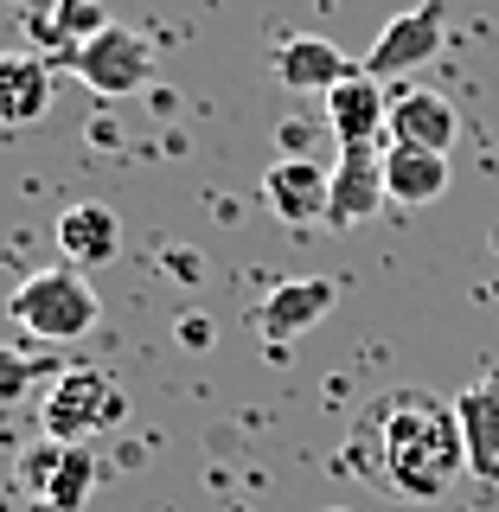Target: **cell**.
Wrapping results in <instances>:
<instances>
[{"mask_svg":"<svg viewBox=\"0 0 499 512\" xmlns=\"http://www.w3.org/2000/svg\"><path fill=\"white\" fill-rule=\"evenodd\" d=\"M58 250H64V263H71V269L116 263V256H122V218H116V205H103V199L71 205V212L58 218Z\"/></svg>","mask_w":499,"mask_h":512,"instance_id":"obj_13","label":"cell"},{"mask_svg":"<svg viewBox=\"0 0 499 512\" xmlns=\"http://www.w3.org/2000/svg\"><path fill=\"white\" fill-rule=\"evenodd\" d=\"M103 26H109L103 0H52V13H45V20L32 26V39L52 45V58H58V64H71V58L84 52V45H90Z\"/></svg>","mask_w":499,"mask_h":512,"instance_id":"obj_17","label":"cell"},{"mask_svg":"<svg viewBox=\"0 0 499 512\" xmlns=\"http://www.w3.org/2000/svg\"><path fill=\"white\" fill-rule=\"evenodd\" d=\"M384 122H391V90L365 64L340 90H327V128L340 148H384Z\"/></svg>","mask_w":499,"mask_h":512,"instance_id":"obj_8","label":"cell"},{"mask_svg":"<svg viewBox=\"0 0 499 512\" xmlns=\"http://www.w3.org/2000/svg\"><path fill=\"white\" fill-rule=\"evenodd\" d=\"M455 423H461V442H468V474L499 480V365H487L455 397Z\"/></svg>","mask_w":499,"mask_h":512,"instance_id":"obj_12","label":"cell"},{"mask_svg":"<svg viewBox=\"0 0 499 512\" xmlns=\"http://www.w3.org/2000/svg\"><path fill=\"white\" fill-rule=\"evenodd\" d=\"M391 205L384 192V148H340L333 160V192H327V224L333 231H352V224L378 218Z\"/></svg>","mask_w":499,"mask_h":512,"instance_id":"obj_7","label":"cell"},{"mask_svg":"<svg viewBox=\"0 0 499 512\" xmlns=\"http://www.w3.org/2000/svg\"><path fill=\"white\" fill-rule=\"evenodd\" d=\"M352 71H359V64H352L333 39H314V32H308V39H288L276 52V77L288 90H320V96H327V90H340Z\"/></svg>","mask_w":499,"mask_h":512,"instance_id":"obj_15","label":"cell"},{"mask_svg":"<svg viewBox=\"0 0 499 512\" xmlns=\"http://www.w3.org/2000/svg\"><path fill=\"white\" fill-rule=\"evenodd\" d=\"M384 192H391V205H436L448 192V154L384 141Z\"/></svg>","mask_w":499,"mask_h":512,"instance_id":"obj_16","label":"cell"},{"mask_svg":"<svg viewBox=\"0 0 499 512\" xmlns=\"http://www.w3.org/2000/svg\"><path fill=\"white\" fill-rule=\"evenodd\" d=\"M39 378H45V359H26V352L0 346V410L26 404V397H32V384H39Z\"/></svg>","mask_w":499,"mask_h":512,"instance_id":"obj_18","label":"cell"},{"mask_svg":"<svg viewBox=\"0 0 499 512\" xmlns=\"http://www.w3.org/2000/svg\"><path fill=\"white\" fill-rule=\"evenodd\" d=\"M71 71L84 77L96 96H135V90H148V77H154V52H148V39H141V32L103 26L84 52L71 58Z\"/></svg>","mask_w":499,"mask_h":512,"instance_id":"obj_6","label":"cell"},{"mask_svg":"<svg viewBox=\"0 0 499 512\" xmlns=\"http://www.w3.org/2000/svg\"><path fill=\"white\" fill-rule=\"evenodd\" d=\"M52 109V64L32 52H0V128H32Z\"/></svg>","mask_w":499,"mask_h":512,"instance_id":"obj_14","label":"cell"},{"mask_svg":"<svg viewBox=\"0 0 499 512\" xmlns=\"http://www.w3.org/2000/svg\"><path fill=\"white\" fill-rule=\"evenodd\" d=\"M442 45H448V0H416L410 13H397V20L378 32L372 52L359 64L378 77V84H391V77L423 71L429 58H442Z\"/></svg>","mask_w":499,"mask_h":512,"instance_id":"obj_4","label":"cell"},{"mask_svg":"<svg viewBox=\"0 0 499 512\" xmlns=\"http://www.w3.org/2000/svg\"><path fill=\"white\" fill-rule=\"evenodd\" d=\"M128 416V391L116 384V372H96V365H71V372L52 378V391H45V442H64V448H84L90 436H103V429H116Z\"/></svg>","mask_w":499,"mask_h":512,"instance_id":"obj_3","label":"cell"},{"mask_svg":"<svg viewBox=\"0 0 499 512\" xmlns=\"http://www.w3.org/2000/svg\"><path fill=\"white\" fill-rule=\"evenodd\" d=\"M327 512H346V506H327Z\"/></svg>","mask_w":499,"mask_h":512,"instance_id":"obj_19","label":"cell"},{"mask_svg":"<svg viewBox=\"0 0 499 512\" xmlns=\"http://www.w3.org/2000/svg\"><path fill=\"white\" fill-rule=\"evenodd\" d=\"M333 301H340V282H333V276H301V282H282L276 295L263 301L256 327H263V340H269V346H288L295 333L320 327V320L333 314Z\"/></svg>","mask_w":499,"mask_h":512,"instance_id":"obj_11","label":"cell"},{"mask_svg":"<svg viewBox=\"0 0 499 512\" xmlns=\"http://www.w3.org/2000/svg\"><path fill=\"white\" fill-rule=\"evenodd\" d=\"M461 135V109L448 103L442 90H391V122H384V141L397 148H429L448 154Z\"/></svg>","mask_w":499,"mask_h":512,"instance_id":"obj_9","label":"cell"},{"mask_svg":"<svg viewBox=\"0 0 499 512\" xmlns=\"http://www.w3.org/2000/svg\"><path fill=\"white\" fill-rule=\"evenodd\" d=\"M90 480H96V461L84 455V448L39 442V448L20 455V493H32L39 512H84Z\"/></svg>","mask_w":499,"mask_h":512,"instance_id":"obj_5","label":"cell"},{"mask_svg":"<svg viewBox=\"0 0 499 512\" xmlns=\"http://www.w3.org/2000/svg\"><path fill=\"white\" fill-rule=\"evenodd\" d=\"M7 314L20 320L32 340H45V346H71V340H84V333L96 327L103 301H96V288L84 282V269L52 263V269H39V276H26L20 288H13Z\"/></svg>","mask_w":499,"mask_h":512,"instance_id":"obj_2","label":"cell"},{"mask_svg":"<svg viewBox=\"0 0 499 512\" xmlns=\"http://www.w3.org/2000/svg\"><path fill=\"white\" fill-rule=\"evenodd\" d=\"M340 468L404 506L448 500L455 480L468 474V442H461L455 404H442L423 384H397V391L372 397L340 442Z\"/></svg>","mask_w":499,"mask_h":512,"instance_id":"obj_1","label":"cell"},{"mask_svg":"<svg viewBox=\"0 0 499 512\" xmlns=\"http://www.w3.org/2000/svg\"><path fill=\"white\" fill-rule=\"evenodd\" d=\"M327 192H333V167H320L314 154H282L263 173V199L282 224H314L327 218Z\"/></svg>","mask_w":499,"mask_h":512,"instance_id":"obj_10","label":"cell"}]
</instances>
